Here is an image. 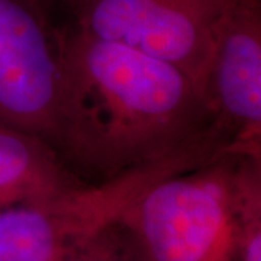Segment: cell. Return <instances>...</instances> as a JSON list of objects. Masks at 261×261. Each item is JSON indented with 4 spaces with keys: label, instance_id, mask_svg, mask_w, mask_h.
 <instances>
[{
    "label": "cell",
    "instance_id": "obj_1",
    "mask_svg": "<svg viewBox=\"0 0 261 261\" xmlns=\"http://www.w3.org/2000/svg\"><path fill=\"white\" fill-rule=\"evenodd\" d=\"M56 37L65 84L61 154L82 177L108 180L205 147L226 152L205 96L180 68L71 23Z\"/></svg>",
    "mask_w": 261,
    "mask_h": 261
},
{
    "label": "cell",
    "instance_id": "obj_2",
    "mask_svg": "<svg viewBox=\"0 0 261 261\" xmlns=\"http://www.w3.org/2000/svg\"><path fill=\"white\" fill-rule=\"evenodd\" d=\"M245 159L221 154L144 190L119 221L138 260L240 261L238 212Z\"/></svg>",
    "mask_w": 261,
    "mask_h": 261
},
{
    "label": "cell",
    "instance_id": "obj_3",
    "mask_svg": "<svg viewBox=\"0 0 261 261\" xmlns=\"http://www.w3.org/2000/svg\"><path fill=\"white\" fill-rule=\"evenodd\" d=\"M209 159V149H193L116 177L0 207V261H64L118 224L152 183Z\"/></svg>",
    "mask_w": 261,
    "mask_h": 261
},
{
    "label": "cell",
    "instance_id": "obj_4",
    "mask_svg": "<svg viewBox=\"0 0 261 261\" xmlns=\"http://www.w3.org/2000/svg\"><path fill=\"white\" fill-rule=\"evenodd\" d=\"M70 22L100 41L180 68L203 93L218 22L228 0H63Z\"/></svg>",
    "mask_w": 261,
    "mask_h": 261
},
{
    "label": "cell",
    "instance_id": "obj_5",
    "mask_svg": "<svg viewBox=\"0 0 261 261\" xmlns=\"http://www.w3.org/2000/svg\"><path fill=\"white\" fill-rule=\"evenodd\" d=\"M64 71L56 27L38 0H0V125L28 132L63 157Z\"/></svg>",
    "mask_w": 261,
    "mask_h": 261
},
{
    "label": "cell",
    "instance_id": "obj_6",
    "mask_svg": "<svg viewBox=\"0 0 261 261\" xmlns=\"http://www.w3.org/2000/svg\"><path fill=\"white\" fill-rule=\"evenodd\" d=\"M203 96L226 152L261 160V0H228Z\"/></svg>",
    "mask_w": 261,
    "mask_h": 261
},
{
    "label": "cell",
    "instance_id": "obj_7",
    "mask_svg": "<svg viewBox=\"0 0 261 261\" xmlns=\"http://www.w3.org/2000/svg\"><path fill=\"white\" fill-rule=\"evenodd\" d=\"M86 181L45 141L0 125V207L54 195Z\"/></svg>",
    "mask_w": 261,
    "mask_h": 261
},
{
    "label": "cell",
    "instance_id": "obj_8",
    "mask_svg": "<svg viewBox=\"0 0 261 261\" xmlns=\"http://www.w3.org/2000/svg\"><path fill=\"white\" fill-rule=\"evenodd\" d=\"M240 261H261V160H244L238 212Z\"/></svg>",
    "mask_w": 261,
    "mask_h": 261
},
{
    "label": "cell",
    "instance_id": "obj_9",
    "mask_svg": "<svg viewBox=\"0 0 261 261\" xmlns=\"http://www.w3.org/2000/svg\"><path fill=\"white\" fill-rule=\"evenodd\" d=\"M64 261H140L121 224H113L97 233Z\"/></svg>",
    "mask_w": 261,
    "mask_h": 261
},
{
    "label": "cell",
    "instance_id": "obj_10",
    "mask_svg": "<svg viewBox=\"0 0 261 261\" xmlns=\"http://www.w3.org/2000/svg\"><path fill=\"white\" fill-rule=\"evenodd\" d=\"M38 2H39V3H42V2H44V0H38Z\"/></svg>",
    "mask_w": 261,
    "mask_h": 261
}]
</instances>
